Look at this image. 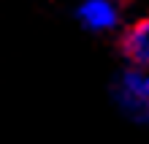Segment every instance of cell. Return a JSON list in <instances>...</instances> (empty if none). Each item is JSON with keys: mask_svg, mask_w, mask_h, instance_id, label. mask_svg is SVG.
Segmentation results:
<instances>
[{"mask_svg": "<svg viewBox=\"0 0 149 144\" xmlns=\"http://www.w3.org/2000/svg\"><path fill=\"white\" fill-rule=\"evenodd\" d=\"M114 101L130 120L149 122V68L122 71L114 84Z\"/></svg>", "mask_w": 149, "mask_h": 144, "instance_id": "6da1fadb", "label": "cell"}, {"mask_svg": "<svg viewBox=\"0 0 149 144\" xmlns=\"http://www.w3.org/2000/svg\"><path fill=\"white\" fill-rule=\"evenodd\" d=\"M76 19L84 30L103 33L119 25V8L114 0H81L76 8Z\"/></svg>", "mask_w": 149, "mask_h": 144, "instance_id": "7a4b0ae2", "label": "cell"}, {"mask_svg": "<svg viewBox=\"0 0 149 144\" xmlns=\"http://www.w3.org/2000/svg\"><path fill=\"white\" fill-rule=\"evenodd\" d=\"M122 55L133 68H149V16L127 27L122 35Z\"/></svg>", "mask_w": 149, "mask_h": 144, "instance_id": "3957f363", "label": "cell"}]
</instances>
